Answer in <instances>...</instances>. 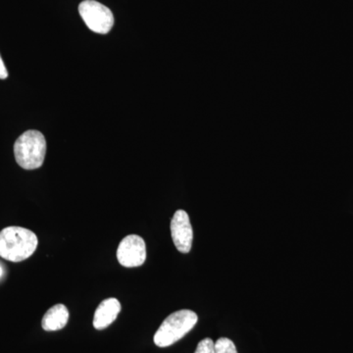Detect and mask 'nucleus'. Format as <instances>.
<instances>
[{
    "mask_svg": "<svg viewBox=\"0 0 353 353\" xmlns=\"http://www.w3.org/2000/svg\"><path fill=\"white\" fill-rule=\"evenodd\" d=\"M38 245V236L26 228L11 226L0 232V257L8 261H24L34 254Z\"/></svg>",
    "mask_w": 353,
    "mask_h": 353,
    "instance_id": "obj_1",
    "label": "nucleus"
},
{
    "mask_svg": "<svg viewBox=\"0 0 353 353\" xmlns=\"http://www.w3.org/2000/svg\"><path fill=\"white\" fill-rule=\"evenodd\" d=\"M14 154L18 165L25 170L39 168L46 158V138L41 132L36 130L25 132L15 141Z\"/></svg>",
    "mask_w": 353,
    "mask_h": 353,
    "instance_id": "obj_2",
    "label": "nucleus"
},
{
    "mask_svg": "<svg viewBox=\"0 0 353 353\" xmlns=\"http://www.w3.org/2000/svg\"><path fill=\"white\" fill-rule=\"evenodd\" d=\"M197 320L199 317L196 313L188 309L172 313L155 333L153 338L155 345L159 347H170L192 331Z\"/></svg>",
    "mask_w": 353,
    "mask_h": 353,
    "instance_id": "obj_3",
    "label": "nucleus"
},
{
    "mask_svg": "<svg viewBox=\"0 0 353 353\" xmlns=\"http://www.w3.org/2000/svg\"><path fill=\"white\" fill-rule=\"evenodd\" d=\"M81 17L90 31L105 34L114 25V16L110 9L95 0H85L79 6Z\"/></svg>",
    "mask_w": 353,
    "mask_h": 353,
    "instance_id": "obj_4",
    "label": "nucleus"
},
{
    "mask_svg": "<svg viewBox=\"0 0 353 353\" xmlns=\"http://www.w3.org/2000/svg\"><path fill=\"white\" fill-rule=\"evenodd\" d=\"M117 259L127 268L141 266L146 259L145 241L138 234H129L123 239L117 250Z\"/></svg>",
    "mask_w": 353,
    "mask_h": 353,
    "instance_id": "obj_5",
    "label": "nucleus"
},
{
    "mask_svg": "<svg viewBox=\"0 0 353 353\" xmlns=\"http://www.w3.org/2000/svg\"><path fill=\"white\" fill-rule=\"evenodd\" d=\"M172 240L176 250L182 253H189L192 250L194 232L189 215L185 211L178 210L171 221Z\"/></svg>",
    "mask_w": 353,
    "mask_h": 353,
    "instance_id": "obj_6",
    "label": "nucleus"
},
{
    "mask_svg": "<svg viewBox=\"0 0 353 353\" xmlns=\"http://www.w3.org/2000/svg\"><path fill=\"white\" fill-rule=\"evenodd\" d=\"M121 311V304L116 299L102 301L97 308L94 317V327L97 330L108 328L116 319Z\"/></svg>",
    "mask_w": 353,
    "mask_h": 353,
    "instance_id": "obj_7",
    "label": "nucleus"
},
{
    "mask_svg": "<svg viewBox=\"0 0 353 353\" xmlns=\"http://www.w3.org/2000/svg\"><path fill=\"white\" fill-rule=\"evenodd\" d=\"M69 320V311L63 304L52 306L44 314L41 326L44 331L54 332L63 329Z\"/></svg>",
    "mask_w": 353,
    "mask_h": 353,
    "instance_id": "obj_8",
    "label": "nucleus"
},
{
    "mask_svg": "<svg viewBox=\"0 0 353 353\" xmlns=\"http://www.w3.org/2000/svg\"><path fill=\"white\" fill-rule=\"evenodd\" d=\"M215 353H238V350L230 339L220 338L215 343Z\"/></svg>",
    "mask_w": 353,
    "mask_h": 353,
    "instance_id": "obj_9",
    "label": "nucleus"
},
{
    "mask_svg": "<svg viewBox=\"0 0 353 353\" xmlns=\"http://www.w3.org/2000/svg\"><path fill=\"white\" fill-rule=\"evenodd\" d=\"M194 353H215V343L211 339H204L197 345Z\"/></svg>",
    "mask_w": 353,
    "mask_h": 353,
    "instance_id": "obj_10",
    "label": "nucleus"
},
{
    "mask_svg": "<svg viewBox=\"0 0 353 353\" xmlns=\"http://www.w3.org/2000/svg\"><path fill=\"white\" fill-rule=\"evenodd\" d=\"M7 77H8V72H7L6 64H4L3 59H2L1 55H0V79L6 80Z\"/></svg>",
    "mask_w": 353,
    "mask_h": 353,
    "instance_id": "obj_11",
    "label": "nucleus"
},
{
    "mask_svg": "<svg viewBox=\"0 0 353 353\" xmlns=\"http://www.w3.org/2000/svg\"><path fill=\"white\" fill-rule=\"evenodd\" d=\"M2 276V268L0 267V277Z\"/></svg>",
    "mask_w": 353,
    "mask_h": 353,
    "instance_id": "obj_12",
    "label": "nucleus"
}]
</instances>
